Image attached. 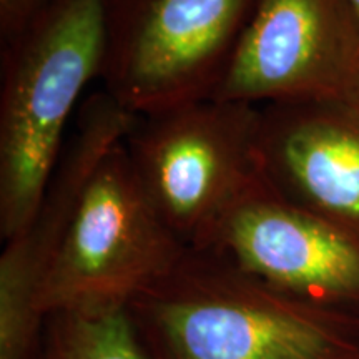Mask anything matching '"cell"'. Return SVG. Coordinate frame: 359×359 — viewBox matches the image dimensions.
<instances>
[{"instance_id": "obj_1", "label": "cell", "mask_w": 359, "mask_h": 359, "mask_svg": "<svg viewBox=\"0 0 359 359\" xmlns=\"http://www.w3.org/2000/svg\"><path fill=\"white\" fill-rule=\"evenodd\" d=\"M148 359H359V318L275 291L187 248L128 304Z\"/></svg>"}, {"instance_id": "obj_2", "label": "cell", "mask_w": 359, "mask_h": 359, "mask_svg": "<svg viewBox=\"0 0 359 359\" xmlns=\"http://www.w3.org/2000/svg\"><path fill=\"white\" fill-rule=\"evenodd\" d=\"M0 238L32 222L105 55V0H52L0 45Z\"/></svg>"}, {"instance_id": "obj_3", "label": "cell", "mask_w": 359, "mask_h": 359, "mask_svg": "<svg viewBox=\"0 0 359 359\" xmlns=\"http://www.w3.org/2000/svg\"><path fill=\"white\" fill-rule=\"evenodd\" d=\"M123 140L98 163L48 264L43 316L127 309L188 248L148 200Z\"/></svg>"}, {"instance_id": "obj_4", "label": "cell", "mask_w": 359, "mask_h": 359, "mask_svg": "<svg viewBox=\"0 0 359 359\" xmlns=\"http://www.w3.org/2000/svg\"><path fill=\"white\" fill-rule=\"evenodd\" d=\"M259 0H105L102 87L142 116L212 98Z\"/></svg>"}, {"instance_id": "obj_5", "label": "cell", "mask_w": 359, "mask_h": 359, "mask_svg": "<svg viewBox=\"0 0 359 359\" xmlns=\"http://www.w3.org/2000/svg\"><path fill=\"white\" fill-rule=\"evenodd\" d=\"M259 107L215 98L137 116L125 137L148 200L188 248L257 173Z\"/></svg>"}, {"instance_id": "obj_6", "label": "cell", "mask_w": 359, "mask_h": 359, "mask_svg": "<svg viewBox=\"0 0 359 359\" xmlns=\"http://www.w3.org/2000/svg\"><path fill=\"white\" fill-rule=\"evenodd\" d=\"M193 248L283 294L359 318V236L281 196L258 172Z\"/></svg>"}, {"instance_id": "obj_7", "label": "cell", "mask_w": 359, "mask_h": 359, "mask_svg": "<svg viewBox=\"0 0 359 359\" xmlns=\"http://www.w3.org/2000/svg\"><path fill=\"white\" fill-rule=\"evenodd\" d=\"M359 93V30L344 0H259L215 100L346 105Z\"/></svg>"}, {"instance_id": "obj_8", "label": "cell", "mask_w": 359, "mask_h": 359, "mask_svg": "<svg viewBox=\"0 0 359 359\" xmlns=\"http://www.w3.org/2000/svg\"><path fill=\"white\" fill-rule=\"evenodd\" d=\"M255 161L281 196L359 236V122L346 105L259 107Z\"/></svg>"}, {"instance_id": "obj_9", "label": "cell", "mask_w": 359, "mask_h": 359, "mask_svg": "<svg viewBox=\"0 0 359 359\" xmlns=\"http://www.w3.org/2000/svg\"><path fill=\"white\" fill-rule=\"evenodd\" d=\"M37 359H148L128 309L45 316Z\"/></svg>"}, {"instance_id": "obj_10", "label": "cell", "mask_w": 359, "mask_h": 359, "mask_svg": "<svg viewBox=\"0 0 359 359\" xmlns=\"http://www.w3.org/2000/svg\"><path fill=\"white\" fill-rule=\"evenodd\" d=\"M52 0H0V45L12 42Z\"/></svg>"}, {"instance_id": "obj_11", "label": "cell", "mask_w": 359, "mask_h": 359, "mask_svg": "<svg viewBox=\"0 0 359 359\" xmlns=\"http://www.w3.org/2000/svg\"><path fill=\"white\" fill-rule=\"evenodd\" d=\"M348 4L349 12H351L354 22H356L358 30H359V0H344Z\"/></svg>"}, {"instance_id": "obj_12", "label": "cell", "mask_w": 359, "mask_h": 359, "mask_svg": "<svg viewBox=\"0 0 359 359\" xmlns=\"http://www.w3.org/2000/svg\"><path fill=\"white\" fill-rule=\"evenodd\" d=\"M346 107L349 109V111H351V114L354 115V118H356L359 122V93L353 98L351 102L346 103Z\"/></svg>"}]
</instances>
